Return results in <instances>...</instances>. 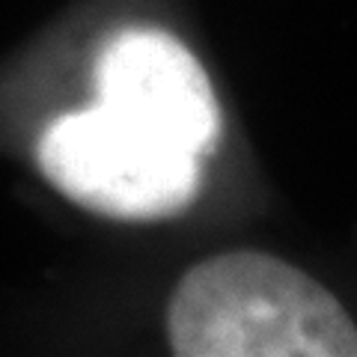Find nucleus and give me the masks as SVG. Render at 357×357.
<instances>
[{
    "label": "nucleus",
    "instance_id": "f257e3e1",
    "mask_svg": "<svg viewBox=\"0 0 357 357\" xmlns=\"http://www.w3.org/2000/svg\"><path fill=\"white\" fill-rule=\"evenodd\" d=\"M178 357H357V325L319 280L259 250L194 265L167 310Z\"/></svg>",
    "mask_w": 357,
    "mask_h": 357
},
{
    "label": "nucleus",
    "instance_id": "f03ea898",
    "mask_svg": "<svg viewBox=\"0 0 357 357\" xmlns=\"http://www.w3.org/2000/svg\"><path fill=\"white\" fill-rule=\"evenodd\" d=\"M39 164L66 197L116 220L173 218L199 185V158L102 105L54 119L39 140Z\"/></svg>",
    "mask_w": 357,
    "mask_h": 357
},
{
    "label": "nucleus",
    "instance_id": "7ed1b4c3",
    "mask_svg": "<svg viewBox=\"0 0 357 357\" xmlns=\"http://www.w3.org/2000/svg\"><path fill=\"white\" fill-rule=\"evenodd\" d=\"M98 105L194 158L218 146L220 110L208 75L164 30L114 33L96 63Z\"/></svg>",
    "mask_w": 357,
    "mask_h": 357
}]
</instances>
